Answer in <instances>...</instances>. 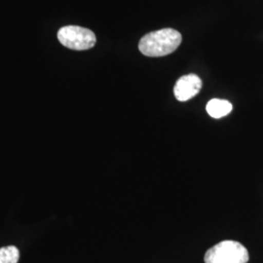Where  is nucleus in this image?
I'll return each mask as SVG.
<instances>
[{"mask_svg":"<svg viewBox=\"0 0 263 263\" xmlns=\"http://www.w3.org/2000/svg\"><path fill=\"white\" fill-rule=\"evenodd\" d=\"M182 36L174 28H163L145 34L139 43V50L144 56H168L179 48Z\"/></svg>","mask_w":263,"mask_h":263,"instance_id":"1","label":"nucleus"},{"mask_svg":"<svg viewBox=\"0 0 263 263\" xmlns=\"http://www.w3.org/2000/svg\"><path fill=\"white\" fill-rule=\"evenodd\" d=\"M249 259L246 247L232 240L217 243L205 254L206 263H247Z\"/></svg>","mask_w":263,"mask_h":263,"instance_id":"2","label":"nucleus"},{"mask_svg":"<svg viewBox=\"0 0 263 263\" xmlns=\"http://www.w3.org/2000/svg\"><path fill=\"white\" fill-rule=\"evenodd\" d=\"M58 39L63 46L76 51L91 49L97 42L92 30L78 26H67L61 28L58 32Z\"/></svg>","mask_w":263,"mask_h":263,"instance_id":"3","label":"nucleus"},{"mask_svg":"<svg viewBox=\"0 0 263 263\" xmlns=\"http://www.w3.org/2000/svg\"><path fill=\"white\" fill-rule=\"evenodd\" d=\"M202 80L193 73L181 76L174 88V94L179 102H186L194 98L202 89Z\"/></svg>","mask_w":263,"mask_h":263,"instance_id":"4","label":"nucleus"},{"mask_svg":"<svg viewBox=\"0 0 263 263\" xmlns=\"http://www.w3.org/2000/svg\"><path fill=\"white\" fill-rule=\"evenodd\" d=\"M232 108H233L232 104H230L228 101L220 100V99L211 100L206 106L208 114L216 119H219L228 115L232 111Z\"/></svg>","mask_w":263,"mask_h":263,"instance_id":"5","label":"nucleus"},{"mask_svg":"<svg viewBox=\"0 0 263 263\" xmlns=\"http://www.w3.org/2000/svg\"><path fill=\"white\" fill-rule=\"evenodd\" d=\"M20 252L15 246H7L0 249V263H18Z\"/></svg>","mask_w":263,"mask_h":263,"instance_id":"6","label":"nucleus"}]
</instances>
